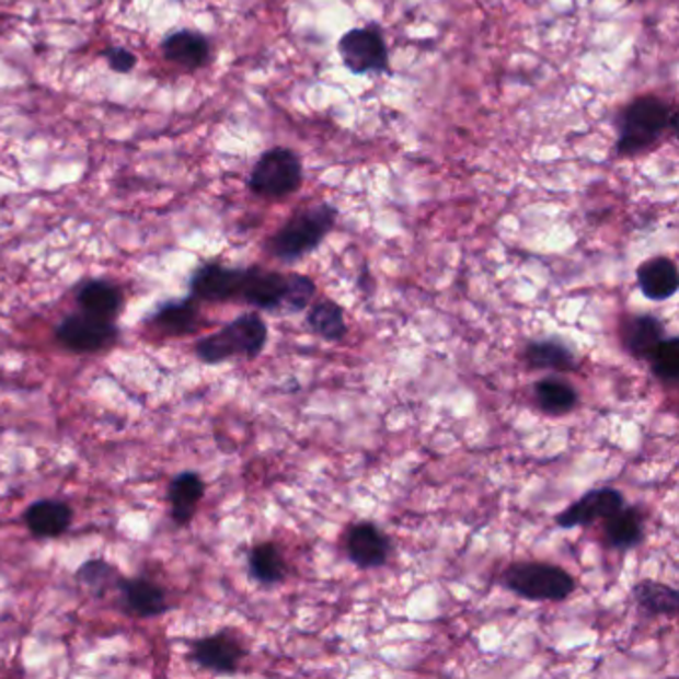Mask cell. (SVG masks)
I'll use <instances>...</instances> for the list:
<instances>
[{"mask_svg": "<svg viewBox=\"0 0 679 679\" xmlns=\"http://www.w3.org/2000/svg\"><path fill=\"white\" fill-rule=\"evenodd\" d=\"M652 372L657 381L674 384L679 377V340L678 337H664L657 343L656 349L649 355Z\"/></svg>", "mask_w": 679, "mask_h": 679, "instance_id": "28", "label": "cell"}, {"mask_svg": "<svg viewBox=\"0 0 679 679\" xmlns=\"http://www.w3.org/2000/svg\"><path fill=\"white\" fill-rule=\"evenodd\" d=\"M241 284H243V269L240 267L206 263L197 267L196 274L192 275L189 289L196 299L221 303L240 299Z\"/></svg>", "mask_w": 679, "mask_h": 679, "instance_id": "10", "label": "cell"}, {"mask_svg": "<svg viewBox=\"0 0 679 679\" xmlns=\"http://www.w3.org/2000/svg\"><path fill=\"white\" fill-rule=\"evenodd\" d=\"M248 184L255 196L284 199L303 186V162L289 148H272L260 156Z\"/></svg>", "mask_w": 679, "mask_h": 679, "instance_id": "5", "label": "cell"}, {"mask_svg": "<svg viewBox=\"0 0 679 679\" xmlns=\"http://www.w3.org/2000/svg\"><path fill=\"white\" fill-rule=\"evenodd\" d=\"M204 494H206V482L202 481L197 472L187 471L175 476L168 491L170 504H172V520L175 525H189Z\"/></svg>", "mask_w": 679, "mask_h": 679, "instance_id": "19", "label": "cell"}, {"mask_svg": "<svg viewBox=\"0 0 679 679\" xmlns=\"http://www.w3.org/2000/svg\"><path fill=\"white\" fill-rule=\"evenodd\" d=\"M162 55L168 62L182 66L186 70H197L208 65L211 46L204 34L196 31H175L162 41Z\"/></svg>", "mask_w": 679, "mask_h": 679, "instance_id": "14", "label": "cell"}, {"mask_svg": "<svg viewBox=\"0 0 679 679\" xmlns=\"http://www.w3.org/2000/svg\"><path fill=\"white\" fill-rule=\"evenodd\" d=\"M620 134L615 140V153L632 158L652 150L678 130V112L666 100L657 96H637L620 114Z\"/></svg>", "mask_w": 679, "mask_h": 679, "instance_id": "1", "label": "cell"}, {"mask_svg": "<svg viewBox=\"0 0 679 679\" xmlns=\"http://www.w3.org/2000/svg\"><path fill=\"white\" fill-rule=\"evenodd\" d=\"M526 365L532 369L568 372L578 367V357L568 343L560 340L530 341L525 347Z\"/></svg>", "mask_w": 679, "mask_h": 679, "instance_id": "18", "label": "cell"}, {"mask_svg": "<svg viewBox=\"0 0 679 679\" xmlns=\"http://www.w3.org/2000/svg\"><path fill=\"white\" fill-rule=\"evenodd\" d=\"M269 340V329L260 313H243L226 327L196 343L199 361L219 365L233 357L255 359L262 355Z\"/></svg>", "mask_w": 679, "mask_h": 679, "instance_id": "3", "label": "cell"}, {"mask_svg": "<svg viewBox=\"0 0 679 679\" xmlns=\"http://www.w3.org/2000/svg\"><path fill=\"white\" fill-rule=\"evenodd\" d=\"M77 580L84 586L94 598H104L106 591L118 586L122 580L118 569L104 560H88L77 572Z\"/></svg>", "mask_w": 679, "mask_h": 679, "instance_id": "27", "label": "cell"}, {"mask_svg": "<svg viewBox=\"0 0 679 679\" xmlns=\"http://www.w3.org/2000/svg\"><path fill=\"white\" fill-rule=\"evenodd\" d=\"M315 294H318V285L311 277L301 274L289 275V296L285 303V313L291 315V313L306 311L307 307L311 306Z\"/></svg>", "mask_w": 679, "mask_h": 679, "instance_id": "29", "label": "cell"}, {"mask_svg": "<svg viewBox=\"0 0 679 679\" xmlns=\"http://www.w3.org/2000/svg\"><path fill=\"white\" fill-rule=\"evenodd\" d=\"M248 566L253 580L260 582L263 586H275L287 578L284 554L274 542H263L253 546L248 556Z\"/></svg>", "mask_w": 679, "mask_h": 679, "instance_id": "23", "label": "cell"}, {"mask_svg": "<svg viewBox=\"0 0 679 679\" xmlns=\"http://www.w3.org/2000/svg\"><path fill=\"white\" fill-rule=\"evenodd\" d=\"M634 2H635V0H634Z\"/></svg>", "mask_w": 679, "mask_h": 679, "instance_id": "31", "label": "cell"}, {"mask_svg": "<svg viewBox=\"0 0 679 679\" xmlns=\"http://www.w3.org/2000/svg\"><path fill=\"white\" fill-rule=\"evenodd\" d=\"M289 296V275L263 269V267H245L241 284V301L250 303L262 311H284Z\"/></svg>", "mask_w": 679, "mask_h": 679, "instance_id": "8", "label": "cell"}, {"mask_svg": "<svg viewBox=\"0 0 679 679\" xmlns=\"http://www.w3.org/2000/svg\"><path fill=\"white\" fill-rule=\"evenodd\" d=\"M345 550L357 568H381L391 556V540L379 526L359 522L350 526L345 537Z\"/></svg>", "mask_w": 679, "mask_h": 679, "instance_id": "11", "label": "cell"}, {"mask_svg": "<svg viewBox=\"0 0 679 679\" xmlns=\"http://www.w3.org/2000/svg\"><path fill=\"white\" fill-rule=\"evenodd\" d=\"M637 610L649 618H676L679 612V591L668 584L656 580H642L632 588Z\"/></svg>", "mask_w": 679, "mask_h": 679, "instance_id": "20", "label": "cell"}, {"mask_svg": "<svg viewBox=\"0 0 679 679\" xmlns=\"http://www.w3.org/2000/svg\"><path fill=\"white\" fill-rule=\"evenodd\" d=\"M243 657L245 649L228 632L202 637L192 646V661L214 674H235Z\"/></svg>", "mask_w": 679, "mask_h": 679, "instance_id": "12", "label": "cell"}, {"mask_svg": "<svg viewBox=\"0 0 679 679\" xmlns=\"http://www.w3.org/2000/svg\"><path fill=\"white\" fill-rule=\"evenodd\" d=\"M153 325L164 331L168 335H187L194 333L199 323V311H197L194 299L184 301H170L160 307L153 313Z\"/></svg>", "mask_w": 679, "mask_h": 679, "instance_id": "24", "label": "cell"}, {"mask_svg": "<svg viewBox=\"0 0 679 679\" xmlns=\"http://www.w3.org/2000/svg\"><path fill=\"white\" fill-rule=\"evenodd\" d=\"M56 340L65 345L66 349L77 353H94L106 349L118 340V327L112 319H102L92 313H74L62 319L56 327Z\"/></svg>", "mask_w": 679, "mask_h": 679, "instance_id": "7", "label": "cell"}, {"mask_svg": "<svg viewBox=\"0 0 679 679\" xmlns=\"http://www.w3.org/2000/svg\"><path fill=\"white\" fill-rule=\"evenodd\" d=\"M77 301L78 306L82 307V311L92 313L96 318L114 321L122 309L124 297H122L120 287L108 284L104 279H92L78 289Z\"/></svg>", "mask_w": 679, "mask_h": 679, "instance_id": "22", "label": "cell"}, {"mask_svg": "<svg viewBox=\"0 0 679 679\" xmlns=\"http://www.w3.org/2000/svg\"><path fill=\"white\" fill-rule=\"evenodd\" d=\"M624 494L612 486L594 488L584 494L574 504H569L564 513L556 516V525L560 528H578V526H591L598 520H606L608 516L618 513L624 506Z\"/></svg>", "mask_w": 679, "mask_h": 679, "instance_id": "9", "label": "cell"}, {"mask_svg": "<svg viewBox=\"0 0 679 679\" xmlns=\"http://www.w3.org/2000/svg\"><path fill=\"white\" fill-rule=\"evenodd\" d=\"M503 586L532 602H562L576 590V580L556 564L515 562L504 569Z\"/></svg>", "mask_w": 679, "mask_h": 679, "instance_id": "4", "label": "cell"}, {"mask_svg": "<svg viewBox=\"0 0 679 679\" xmlns=\"http://www.w3.org/2000/svg\"><path fill=\"white\" fill-rule=\"evenodd\" d=\"M307 325L321 340L340 343L347 335L345 311L335 301H319L307 313Z\"/></svg>", "mask_w": 679, "mask_h": 679, "instance_id": "26", "label": "cell"}, {"mask_svg": "<svg viewBox=\"0 0 679 679\" xmlns=\"http://www.w3.org/2000/svg\"><path fill=\"white\" fill-rule=\"evenodd\" d=\"M102 56L108 62L110 68L114 72H120V74L131 72L136 68V62H138L136 55L128 50V48H124V46H110V48L102 53Z\"/></svg>", "mask_w": 679, "mask_h": 679, "instance_id": "30", "label": "cell"}, {"mask_svg": "<svg viewBox=\"0 0 679 679\" xmlns=\"http://www.w3.org/2000/svg\"><path fill=\"white\" fill-rule=\"evenodd\" d=\"M122 591V602L128 612L140 618H156L168 612V600H165L164 588L156 586L153 582L146 578H131L118 584Z\"/></svg>", "mask_w": 679, "mask_h": 679, "instance_id": "17", "label": "cell"}, {"mask_svg": "<svg viewBox=\"0 0 679 679\" xmlns=\"http://www.w3.org/2000/svg\"><path fill=\"white\" fill-rule=\"evenodd\" d=\"M335 221L337 209L331 204H318L299 209L275 231L274 238L267 241V252L279 262H299L318 250L327 238L329 231L333 230Z\"/></svg>", "mask_w": 679, "mask_h": 679, "instance_id": "2", "label": "cell"}, {"mask_svg": "<svg viewBox=\"0 0 679 679\" xmlns=\"http://www.w3.org/2000/svg\"><path fill=\"white\" fill-rule=\"evenodd\" d=\"M341 62L353 74H391L389 48L379 26L350 28L340 41Z\"/></svg>", "mask_w": 679, "mask_h": 679, "instance_id": "6", "label": "cell"}, {"mask_svg": "<svg viewBox=\"0 0 679 679\" xmlns=\"http://www.w3.org/2000/svg\"><path fill=\"white\" fill-rule=\"evenodd\" d=\"M603 534L608 546L632 550L644 542V518L634 506H622L618 513L606 518Z\"/></svg>", "mask_w": 679, "mask_h": 679, "instance_id": "21", "label": "cell"}, {"mask_svg": "<svg viewBox=\"0 0 679 679\" xmlns=\"http://www.w3.org/2000/svg\"><path fill=\"white\" fill-rule=\"evenodd\" d=\"M666 337V323L656 315H630L622 323L620 340L624 345L625 353L634 359L647 361L654 353L657 343Z\"/></svg>", "mask_w": 679, "mask_h": 679, "instance_id": "13", "label": "cell"}, {"mask_svg": "<svg viewBox=\"0 0 679 679\" xmlns=\"http://www.w3.org/2000/svg\"><path fill=\"white\" fill-rule=\"evenodd\" d=\"M640 291L649 301H668L678 294V265L669 257H652L637 267Z\"/></svg>", "mask_w": 679, "mask_h": 679, "instance_id": "15", "label": "cell"}, {"mask_svg": "<svg viewBox=\"0 0 679 679\" xmlns=\"http://www.w3.org/2000/svg\"><path fill=\"white\" fill-rule=\"evenodd\" d=\"M72 508L62 500H38L31 504L24 522L36 538H58L72 525Z\"/></svg>", "mask_w": 679, "mask_h": 679, "instance_id": "16", "label": "cell"}, {"mask_svg": "<svg viewBox=\"0 0 679 679\" xmlns=\"http://www.w3.org/2000/svg\"><path fill=\"white\" fill-rule=\"evenodd\" d=\"M534 396L538 406L546 415L560 416L569 413L574 406L578 405V393L572 384L562 379H542L534 384Z\"/></svg>", "mask_w": 679, "mask_h": 679, "instance_id": "25", "label": "cell"}]
</instances>
